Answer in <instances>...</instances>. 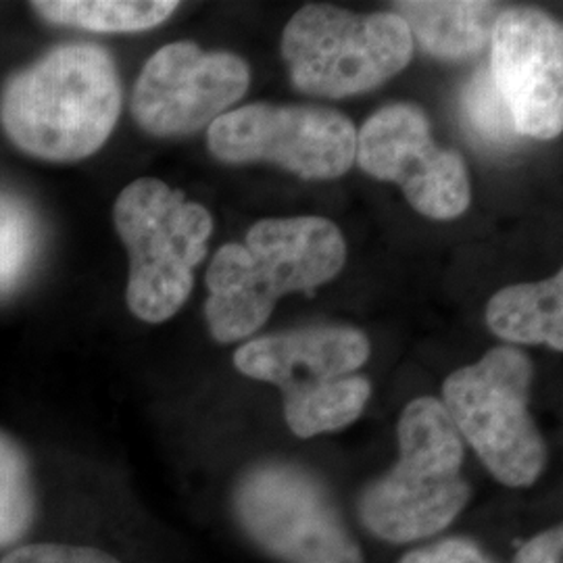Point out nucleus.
Wrapping results in <instances>:
<instances>
[{
    "mask_svg": "<svg viewBox=\"0 0 563 563\" xmlns=\"http://www.w3.org/2000/svg\"><path fill=\"white\" fill-rule=\"evenodd\" d=\"M121 84L97 44H60L13 74L0 92V125L21 153L48 163L92 157L113 134Z\"/></svg>",
    "mask_w": 563,
    "mask_h": 563,
    "instance_id": "obj_1",
    "label": "nucleus"
},
{
    "mask_svg": "<svg viewBox=\"0 0 563 563\" xmlns=\"http://www.w3.org/2000/svg\"><path fill=\"white\" fill-rule=\"evenodd\" d=\"M346 244L336 223L286 218L255 223L246 241L228 242L207 269L205 318L218 342L244 341L290 292H313L339 276Z\"/></svg>",
    "mask_w": 563,
    "mask_h": 563,
    "instance_id": "obj_2",
    "label": "nucleus"
},
{
    "mask_svg": "<svg viewBox=\"0 0 563 563\" xmlns=\"http://www.w3.org/2000/svg\"><path fill=\"white\" fill-rule=\"evenodd\" d=\"M399 462L360 499L363 526L386 543H418L455 522L470 504L463 441L443 401L420 397L397 426Z\"/></svg>",
    "mask_w": 563,
    "mask_h": 563,
    "instance_id": "obj_3",
    "label": "nucleus"
},
{
    "mask_svg": "<svg viewBox=\"0 0 563 563\" xmlns=\"http://www.w3.org/2000/svg\"><path fill=\"white\" fill-rule=\"evenodd\" d=\"M113 220L130 253V311L142 322H167L192 292L213 232L211 213L165 181L139 178L121 190Z\"/></svg>",
    "mask_w": 563,
    "mask_h": 563,
    "instance_id": "obj_4",
    "label": "nucleus"
},
{
    "mask_svg": "<svg viewBox=\"0 0 563 563\" xmlns=\"http://www.w3.org/2000/svg\"><path fill=\"white\" fill-rule=\"evenodd\" d=\"M534 365L516 346H495L443 384V405L462 441L505 486L526 488L547 463L543 437L528 411Z\"/></svg>",
    "mask_w": 563,
    "mask_h": 563,
    "instance_id": "obj_5",
    "label": "nucleus"
},
{
    "mask_svg": "<svg viewBox=\"0 0 563 563\" xmlns=\"http://www.w3.org/2000/svg\"><path fill=\"white\" fill-rule=\"evenodd\" d=\"M282 55L301 92L344 99L402 71L413 55V38L393 11L362 15L309 4L286 23Z\"/></svg>",
    "mask_w": 563,
    "mask_h": 563,
    "instance_id": "obj_6",
    "label": "nucleus"
},
{
    "mask_svg": "<svg viewBox=\"0 0 563 563\" xmlns=\"http://www.w3.org/2000/svg\"><path fill=\"white\" fill-rule=\"evenodd\" d=\"M234 511L242 530L282 562L365 563L332 497L301 467H255L236 488Z\"/></svg>",
    "mask_w": 563,
    "mask_h": 563,
    "instance_id": "obj_7",
    "label": "nucleus"
},
{
    "mask_svg": "<svg viewBox=\"0 0 563 563\" xmlns=\"http://www.w3.org/2000/svg\"><path fill=\"white\" fill-rule=\"evenodd\" d=\"M207 144L223 163H276L302 180H334L355 163L357 130L328 107L246 104L213 121Z\"/></svg>",
    "mask_w": 563,
    "mask_h": 563,
    "instance_id": "obj_8",
    "label": "nucleus"
},
{
    "mask_svg": "<svg viewBox=\"0 0 563 563\" xmlns=\"http://www.w3.org/2000/svg\"><path fill=\"white\" fill-rule=\"evenodd\" d=\"M355 159L365 174L401 186L405 199L430 220H455L470 207L467 167L437 146L420 107L388 104L357 132Z\"/></svg>",
    "mask_w": 563,
    "mask_h": 563,
    "instance_id": "obj_9",
    "label": "nucleus"
},
{
    "mask_svg": "<svg viewBox=\"0 0 563 563\" xmlns=\"http://www.w3.org/2000/svg\"><path fill=\"white\" fill-rule=\"evenodd\" d=\"M251 84L249 65L230 53H207L195 42H172L142 67L132 115L144 132L172 139L211 125Z\"/></svg>",
    "mask_w": 563,
    "mask_h": 563,
    "instance_id": "obj_10",
    "label": "nucleus"
},
{
    "mask_svg": "<svg viewBox=\"0 0 563 563\" xmlns=\"http://www.w3.org/2000/svg\"><path fill=\"white\" fill-rule=\"evenodd\" d=\"M490 76L520 136L558 139L563 130V32L537 9H505L490 36Z\"/></svg>",
    "mask_w": 563,
    "mask_h": 563,
    "instance_id": "obj_11",
    "label": "nucleus"
},
{
    "mask_svg": "<svg viewBox=\"0 0 563 563\" xmlns=\"http://www.w3.org/2000/svg\"><path fill=\"white\" fill-rule=\"evenodd\" d=\"M369 357L367 336L346 325H316L244 342L234 365L244 376L295 395L318 384L353 376Z\"/></svg>",
    "mask_w": 563,
    "mask_h": 563,
    "instance_id": "obj_12",
    "label": "nucleus"
},
{
    "mask_svg": "<svg viewBox=\"0 0 563 563\" xmlns=\"http://www.w3.org/2000/svg\"><path fill=\"white\" fill-rule=\"evenodd\" d=\"M393 9L411 38L420 42L426 53L444 60L478 55L504 13L497 2L484 0H405L395 2Z\"/></svg>",
    "mask_w": 563,
    "mask_h": 563,
    "instance_id": "obj_13",
    "label": "nucleus"
},
{
    "mask_svg": "<svg viewBox=\"0 0 563 563\" xmlns=\"http://www.w3.org/2000/svg\"><path fill=\"white\" fill-rule=\"evenodd\" d=\"M486 323L514 344H549L563 351V274L499 290L486 305Z\"/></svg>",
    "mask_w": 563,
    "mask_h": 563,
    "instance_id": "obj_14",
    "label": "nucleus"
},
{
    "mask_svg": "<svg viewBox=\"0 0 563 563\" xmlns=\"http://www.w3.org/2000/svg\"><path fill=\"white\" fill-rule=\"evenodd\" d=\"M178 7V2L169 0H38L32 4L48 23L102 34H132L157 27L169 20Z\"/></svg>",
    "mask_w": 563,
    "mask_h": 563,
    "instance_id": "obj_15",
    "label": "nucleus"
},
{
    "mask_svg": "<svg viewBox=\"0 0 563 563\" xmlns=\"http://www.w3.org/2000/svg\"><path fill=\"white\" fill-rule=\"evenodd\" d=\"M372 395L363 376H344L284 397V418L299 439L336 432L362 416Z\"/></svg>",
    "mask_w": 563,
    "mask_h": 563,
    "instance_id": "obj_16",
    "label": "nucleus"
},
{
    "mask_svg": "<svg viewBox=\"0 0 563 563\" xmlns=\"http://www.w3.org/2000/svg\"><path fill=\"white\" fill-rule=\"evenodd\" d=\"M41 514L34 467L13 437L0 430V553L27 541Z\"/></svg>",
    "mask_w": 563,
    "mask_h": 563,
    "instance_id": "obj_17",
    "label": "nucleus"
},
{
    "mask_svg": "<svg viewBox=\"0 0 563 563\" xmlns=\"http://www.w3.org/2000/svg\"><path fill=\"white\" fill-rule=\"evenodd\" d=\"M41 242L34 211L25 202L0 195V297L13 292L30 272Z\"/></svg>",
    "mask_w": 563,
    "mask_h": 563,
    "instance_id": "obj_18",
    "label": "nucleus"
},
{
    "mask_svg": "<svg viewBox=\"0 0 563 563\" xmlns=\"http://www.w3.org/2000/svg\"><path fill=\"white\" fill-rule=\"evenodd\" d=\"M462 102L465 121L476 141L497 151H507L520 141L511 111L488 69L478 71L465 86Z\"/></svg>",
    "mask_w": 563,
    "mask_h": 563,
    "instance_id": "obj_19",
    "label": "nucleus"
},
{
    "mask_svg": "<svg viewBox=\"0 0 563 563\" xmlns=\"http://www.w3.org/2000/svg\"><path fill=\"white\" fill-rule=\"evenodd\" d=\"M0 563H123L101 547L65 541H23L0 553Z\"/></svg>",
    "mask_w": 563,
    "mask_h": 563,
    "instance_id": "obj_20",
    "label": "nucleus"
},
{
    "mask_svg": "<svg viewBox=\"0 0 563 563\" xmlns=\"http://www.w3.org/2000/svg\"><path fill=\"white\" fill-rule=\"evenodd\" d=\"M399 563H493L483 549L470 539H444L409 551Z\"/></svg>",
    "mask_w": 563,
    "mask_h": 563,
    "instance_id": "obj_21",
    "label": "nucleus"
},
{
    "mask_svg": "<svg viewBox=\"0 0 563 563\" xmlns=\"http://www.w3.org/2000/svg\"><path fill=\"white\" fill-rule=\"evenodd\" d=\"M511 563H563L562 526H553L523 543Z\"/></svg>",
    "mask_w": 563,
    "mask_h": 563,
    "instance_id": "obj_22",
    "label": "nucleus"
}]
</instances>
